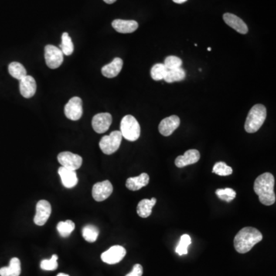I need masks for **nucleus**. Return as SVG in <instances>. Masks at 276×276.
I'll list each match as a JSON object with an SVG mask.
<instances>
[{
	"instance_id": "26",
	"label": "nucleus",
	"mask_w": 276,
	"mask_h": 276,
	"mask_svg": "<svg viewBox=\"0 0 276 276\" xmlns=\"http://www.w3.org/2000/svg\"><path fill=\"white\" fill-rule=\"evenodd\" d=\"M76 225L72 220H66L65 222H59L57 225V230L62 237H68L74 231Z\"/></svg>"
},
{
	"instance_id": "6",
	"label": "nucleus",
	"mask_w": 276,
	"mask_h": 276,
	"mask_svg": "<svg viewBox=\"0 0 276 276\" xmlns=\"http://www.w3.org/2000/svg\"><path fill=\"white\" fill-rule=\"evenodd\" d=\"M45 59L46 65L51 69H58L64 61V54L55 45H47L45 47Z\"/></svg>"
},
{
	"instance_id": "23",
	"label": "nucleus",
	"mask_w": 276,
	"mask_h": 276,
	"mask_svg": "<svg viewBox=\"0 0 276 276\" xmlns=\"http://www.w3.org/2000/svg\"><path fill=\"white\" fill-rule=\"evenodd\" d=\"M8 72L10 76L17 80H22L27 76L26 69L19 62H13L8 66Z\"/></svg>"
},
{
	"instance_id": "32",
	"label": "nucleus",
	"mask_w": 276,
	"mask_h": 276,
	"mask_svg": "<svg viewBox=\"0 0 276 276\" xmlns=\"http://www.w3.org/2000/svg\"><path fill=\"white\" fill-rule=\"evenodd\" d=\"M57 255H53L51 258L50 260H44L41 262V269L45 271H54V270H57L58 260Z\"/></svg>"
},
{
	"instance_id": "19",
	"label": "nucleus",
	"mask_w": 276,
	"mask_h": 276,
	"mask_svg": "<svg viewBox=\"0 0 276 276\" xmlns=\"http://www.w3.org/2000/svg\"><path fill=\"white\" fill-rule=\"evenodd\" d=\"M112 26L117 32L120 33H132L137 30L138 23L134 20L115 19L112 22Z\"/></svg>"
},
{
	"instance_id": "1",
	"label": "nucleus",
	"mask_w": 276,
	"mask_h": 276,
	"mask_svg": "<svg viewBox=\"0 0 276 276\" xmlns=\"http://www.w3.org/2000/svg\"><path fill=\"white\" fill-rule=\"evenodd\" d=\"M274 186L275 178L270 173L261 174L255 181V192L259 196L260 202L265 206H271L276 202Z\"/></svg>"
},
{
	"instance_id": "38",
	"label": "nucleus",
	"mask_w": 276,
	"mask_h": 276,
	"mask_svg": "<svg viewBox=\"0 0 276 276\" xmlns=\"http://www.w3.org/2000/svg\"><path fill=\"white\" fill-rule=\"evenodd\" d=\"M207 50L209 51V52H210L211 48L210 47L208 48Z\"/></svg>"
},
{
	"instance_id": "25",
	"label": "nucleus",
	"mask_w": 276,
	"mask_h": 276,
	"mask_svg": "<svg viewBox=\"0 0 276 276\" xmlns=\"http://www.w3.org/2000/svg\"><path fill=\"white\" fill-rule=\"evenodd\" d=\"M98 235V229L93 225H87L82 229V236L89 243H94Z\"/></svg>"
},
{
	"instance_id": "28",
	"label": "nucleus",
	"mask_w": 276,
	"mask_h": 276,
	"mask_svg": "<svg viewBox=\"0 0 276 276\" xmlns=\"http://www.w3.org/2000/svg\"><path fill=\"white\" fill-rule=\"evenodd\" d=\"M191 238L189 235L184 234L183 235L180 239L179 243L176 248V253L179 256H183V255H186L188 253V247L191 244Z\"/></svg>"
},
{
	"instance_id": "4",
	"label": "nucleus",
	"mask_w": 276,
	"mask_h": 276,
	"mask_svg": "<svg viewBox=\"0 0 276 276\" xmlns=\"http://www.w3.org/2000/svg\"><path fill=\"white\" fill-rule=\"evenodd\" d=\"M120 131L127 141H135L141 135V127L134 116L126 115L121 120Z\"/></svg>"
},
{
	"instance_id": "8",
	"label": "nucleus",
	"mask_w": 276,
	"mask_h": 276,
	"mask_svg": "<svg viewBox=\"0 0 276 276\" xmlns=\"http://www.w3.org/2000/svg\"><path fill=\"white\" fill-rule=\"evenodd\" d=\"M83 114L82 100L79 97H73L65 106V114L72 121H79Z\"/></svg>"
},
{
	"instance_id": "34",
	"label": "nucleus",
	"mask_w": 276,
	"mask_h": 276,
	"mask_svg": "<svg viewBox=\"0 0 276 276\" xmlns=\"http://www.w3.org/2000/svg\"><path fill=\"white\" fill-rule=\"evenodd\" d=\"M143 275V267L141 265L136 264L133 267L132 271L128 274L126 275L125 276H142Z\"/></svg>"
},
{
	"instance_id": "29",
	"label": "nucleus",
	"mask_w": 276,
	"mask_h": 276,
	"mask_svg": "<svg viewBox=\"0 0 276 276\" xmlns=\"http://www.w3.org/2000/svg\"><path fill=\"white\" fill-rule=\"evenodd\" d=\"M168 71V69L165 67L164 64H156L151 69V77L154 81L163 80V79H164Z\"/></svg>"
},
{
	"instance_id": "10",
	"label": "nucleus",
	"mask_w": 276,
	"mask_h": 276,
	"mask_svg": "<svg viewBox=\"0 0 276 276\" xmlns=\"http://www.w3.org/2000/svg\"><path fill=\"white\" fill-rule=\"evenodd\" d=\"M125 249L121 246H114L104 252L100 256L101 260L109 265L117 264L120 263L126 256Z\"/></svg>"
},
{
	"instance_id": "20",
	"label": "nucleus",
	"mask_w": 276,
	"mask_h": 276,
	"mask_svg": "<svg viewBox=\"0 0 276 276\" xmlns=\"http://www.w3.org/2000/svg\"><path fill=\"white\" fill-rule=\"evenodd\" d=\"M149 181V175L146 173H143L140 176L128 178L126 181V187L130 190H139L141 188L147 186Z\"/></svg>"
},
{
	"instance_id": "5",
	"label": "nucleus",
	"mask_w": 276,
	"mask_h": 276,
	"mask_svg": "<svg viewBox=\"0 0 276 276\" xmlns=\"http://www.w3.org/2000/svg\"><path fill=\"white\" fill-rule=\"evenodd\" d=\"M122 137L121 131H114L109 135L104 136L99 142L100 149L107 155L114 154L121 146Z\"/></svg>"
},
{
	"instance_id": "36",
	"label": "nucleus",
	"mask_w": 276,
	"mask_h": 276,
	"mask_svg": "<svg viewBox=\"0 0 276 276\" xmlns=\"http://www.w3.org/2000/svg\"><path fill=\"white\" fill-rule=\"evenodd\" d=\"M117 0H104V2L107 4H113Z\"/></svg>"
},
{
	"instance_id": "37",
	"label": "nucleus",
	"mask_w": 276,
	"mask_h": 276,
	"mask_svg": "<svg viewBox=\"0 0 276 276\" xmlns=\"http://www.w3.org/2000/svg\"><path fill=\"white\" fill-rule=\"evenodd\" d=\"M57 276H69V275L65 274V273H59V275H57Z\"/></svg>"
},
{
	"instance_id": "33",
	"label": "nucleus",
	"mask_w": 276,
	"mask_h": 276,
	"mask_svg": "<svg viewBox=\"0 0 276 276\" xmlns=\"http://www.w3.org/2000/svg\"><path fill=\"white\" fill-rule=\"evenodd\" d=\"M183 62L180 58L174 55H171L166 58L164 60V65L168 70L180 69L182 66Z\"/></svg>"
},
{
	"instance_id": "27",
	"label": "nucleus",
	"mask_w": 276,
	"mask_h": 276,
	"mask_svg": "<svg viewBox=\"0 0 276 276\" xmlns=\"http://www.w3.org/2000/svg\"><path fill=\"white\" fill-rule=\"evenodd\" d=\"M60 49L64 55H71L74 52V45L71 37L68 32H64L62 35V43L60 45Z\"/></svg>"
},
{
	"instance_id": "3",
	"label": "nucleus",
	"mask_w": 276,
	"mask_h": 276,
	"mask_svg": "<svg viewBox=\"0 0 276 276\" xmlns=\"http://www.w3.org/2000/svg\"><path fill=\"white\" fill-rule=\"evenodd\" d=\"M267 116L266 107L263 104H256L252 107L246 117L245 130L246 132L253 134L259 131L265 122Z\"/></svg>"
},
{
	"instance_id": "13",
	"label": "nucleus",
	"mask_w": 276,
	"mask_h": 276,
	"mask_svg": "<svg viewBox=\"0 0 276 276\" xmlns=\"http://www.w3.org/2000/svg\"><path fill=\"white\" fill-rule=\"evenodd\" d=\"M181 124V119L178 116L172 115L163 119L159 124V131L163 136H171Z\"/></svg>"
},
{
	"instance_id": "21",
	"label": "nucleus",
	"mask_w": 276,
	"mask_h": 276,
	"mask_svg": "<svg viewBox=\"0 0 276 276\" xmlns=\"http://www.w3.org/2000/svg\"><path fill=\"white\" fill-rule=\"evenodd\" d=\"M157 202L155 197L151 198V199H144L140 201L137 205V213L138 216L141 218H147L151 216L152 213V208Z\"/></svg>"
},
{
	"instance_id": "11",
	"label": "nucleus",
	"mask_w": 276,
	"mask_h": 276,
	"mask_svg": "<svg viewBox=\"0 0 276 276\" xmlns=\"http://www.w3.org/2000/svg\"><path fill=\"white\" fill-rule=\"evenodd\" d=\"M52 213V206L47 200H40L37 202L36 213L34 217V223L37 226H44Z\"/></svg>"
},
{
	"instance_id": "18",
	"label": "nucleus",
	"mask_w": 276,
	"mask_h": 276,
	"mask_svg": "<svg viewBox=\"0 0 276 276\" xmlns=\"http://www.w3.org/2000/svg\"><path fill=\"white\" fill-rule=\"evenodd\" d=\"M123 67V60L120 58H115L108 65H106L101 69V73L107 79H113L118 76Z\"/></svg>"
},
{
	"instance_id": "9",
	"label": "nucleus",
	"mask_w": 276,
	"mask_h": 276,
	"mask_svg": "<svg viewBox=\"0 0 276 276\" xmlns=\"http://www.w3.org/2000/svg\"><path fill=\"white\" fill-rule=\"evenodd\" d=\"M113 186L109 181L97 183L92 188V196L97 202H102L112 194Z\"/></svg>"
},
{
	"instance_id": "14",
	"label": "nucleus",
	"mask_w": 276,
	"mask_h": 276,
	"mask_svg": "<svg viewBox=\"0 0 276 276\" xmlns=\"http://www.w3.org/2000/svg\"><path fill=\"white\" fill-rule=\"evenodd\" d=\"M36 82L32 76H26L19 81V91L21 94L25 98L33 97L36 92Z\"/></svg>"
},
{
	"instance_id": "24",
	"label": "nucleus",
	"mask_w": 276,
	"mask_h": 276,
	"mask_svg": "<svg viewBox=\"0 0 276 276\" xmlns=\"http://www.w3.org/2000/svg\"><path fill=\"white\" fill-rule=\"evenodd\" d=\"M185 78H186V72L182 68H180V69L168 70L164 80L168 83H173V82L184 80Z\"/></svg>"
},
{
	"instance_id": "30",
	"label": "nucleus",
	"mask_w": 276,
	"mask_h": 276,
	"mask_svg": "<svg viewBox=\"0 0 276 276\" xmlns=\"http://www.w3.org/2000/svg\"><path fill=\"white\" fill-rule=\"evenodd\" d=\"M216 196L221 200L230 202L236 198V192L231 188H225V189H218L216 190Z\"/></svg>"
},
{
	"instance_id": "12",
	"label": "nucleus",
	"mask_w": 276,
	"mask_h": 276,
	"mask_svg": "<svg viewBox=\"0 0 276 276\" xmlns=\"http://www.w3.org/2000/svg\"><path fill=\"white\" fill-rule=\"evenodd\" d=\"M112 123V116L109 113H100L92 118V127L97 134L106 132Z\"/></svg>"
},
{
	"instance_id": "15",
	"label": "nucleus",
	"mask_w": 276,
	"mask_h": 276,
	"mask_svg": "<svg viewBox=\"0 0 276 276\" xmlns=\"http://www.w3.org/2000/svg\"><path fill=\"white\" fill-rule=\"evenodd\" d=\"M200 159V154L197 150L192 149L186 151L184 155L179 156L175 160V165L179 168H183L190 164L197 163Z\"/></svg>"
},
{
	"instance_id": "16",
	"label": "nucleus",
	"mask_w": 276,
	"mask_h": 276,
	"mask_svg": "<svg viewBox=\"0 0 276 276\" xmlns=\"http://www.w3.org/2000/svg\"><path fill=\"white\" fill-rule=\"evenodd\" d=\"M223 20L229 26L233 28L236 32L240 34H246L249 31L247 25L242 20L241 18L236 16L234 14L225 13L223 15Z\"/></svg>"
},
{
	"instance_id": "17",
	"label": "nucleus",
	"mask_w": 276,
	"mask_h": 276,
	"mask_svg": "<svg viewBox=\"0 0 276 276\" xmlns=\"http://www.w3.org/2000/svg\"><path fill=\"white\" fill-rule=\"evenodd\" d=\"M59 174L65 187L73 188L77 185L79 180L76 171L61 167L59 169Z\"/></svg>"
},
{
	"instance_id": "22",
	"label": "nucleus",
	"mask_w": 276,
	"mask_h": 276,
	"mask_svg": "<svg viewBox=\"0 0 276 276\" xmlns=\"http://www.w3.org/2000/svg\"><path fill=\"white\" fill-rule=\"evenodd\" d=\"M21 274V263L18 258H12L8 267L0 269L1 276H19Z\"/></svg>"
},
{
	"instance_id": "31",
	"label": "nucleus",
	"mask_w": 276,
	"mask_h": 276,
	"mask_svg": "<svg viewBox=\"0 0 276 276\" xmlns=\"http://www.w3.org/2000/svg\"><path fill=\"white\" fill-rule=\"evenodd\" d=\"M213 173L219 176H229L233 174V169L224 162H217L213 166Z\"/></svg>"
},
{
	"instance_id": "35",
	"label": "nucleus",
	"mask_w": 276,
	"mask_h": 276,
	"mask_svg": "<svg viewBox=\"0 0 276 276\" xmlns=\"http://www.w3.org/2000/svg\"><path fill=\"white\" fill-rule=\"evenodd\" d=\"M175 3L178 4H182L184 3V2H186L187 0H173Z\"/></svg>"
},
{
	"instance_id": "2",
	"label": "nucleus",
	"mask_w": 276,
	"mask_h": 276,
	"mask_svg": "<svg viewBox=\"0 0 276 276\" xmlns=\"http://www.w3.org/2000/svg\"><path fill=\"white\" fill-rule=\"evenodd\" d=\"M263 240V234L254 227L243 228L234 238V247L236 252L241 254L250 252L255 245Z\"/></svg>"
},
{
	"instance_id": "7",
	"label": "nucleus",
	"mask_w": 276,
	"mask_h": 276,
	"mask_svg": "<svg viewBox=\"0 0 276 276\" xmlns=\"http://www.w3.org/2000/svg\"><path fill=\"white\" fill-rule=\"evenodd\" d=\"M58 161L63 168L75 171L81 168L83 161L81 156L69 151L60 153L58 155Z\"/></svg>"
}]
</instances>
